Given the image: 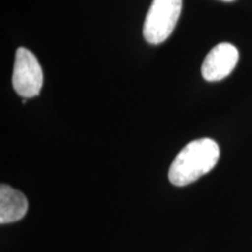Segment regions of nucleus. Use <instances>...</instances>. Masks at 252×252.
I'll return each mask as SVG.
<instances>
[{
  "label": "nucleus",
  "instance_id": "f257e3e1",
  "mask_svg": "<svg viewBox=\"0 0 252 252\" xmlns=\"http://www.w3.org/2000/svg\"><path fill=\"white\" fill-rule=\"evenodd\" d=\"M220 146L210 138H202L186 145L168 172V179L176 187H184L209 173L220 159Z\"/></svg>",
  "mask_w": 252,
  "mask_h": 252
},
{
  "label": "nucleus",
  "instance_id": "f03ea898",
  "mask_svg": "<svg viewBox=\"0 0 252 252\" xmlns=\"http://www.w3.org/2000/svg\"><path fill=\"white\" fill-rule=\"evenodd\" d=\"M182 0H152L144 24V36L151 45L168 39L181 14Z\"/></svg>",
  "mask_w": 252,
  "mask_h": 252
},
{
  "label": "nucleus",
  "instance_id": "7ed1b4c3",
  "mask_svg": "<svg viewBox=\"0 0 252 252\" xmlns=\"http://www.w3.org/2000/svg\"><path fill=\"white\" fill-rule=\"evenodd\" d=\"M12 84L18 94L32 98L40 94L43 86V71L36 56L26 48H18L15 53Z\"/></svg>",
  "mask_w": 252,
  "mask_h": 252
},
{
  "label": "nucleus",
  "instance_id": "20e7f679",
  "mask_svg": "<svg viewBox=\"0 0 252 252\" xmlns=\"http://www.w3.org/2000/svg\"><path fill=\"white\" fill-rule=\"evenodd\" d=\"M239 59L238 49L231 43H220L208 53L202 64V76L206 81H220L231 74Z\"/></svg>",
  "mask_w": 252,
  "mask_h": 252
},
{
  "label": "nucleus",
  "instance_id": "39448f33",
  "mask_svg": "<svg viewBox=\"0 0 252 252\" xmlns=\"http://www.w3.org/2000/svg\"><path fill=\"white\" fill-rule=\"evenodd\" d=\"M28 209L27 198L21 191L1 185L0 187V223H13L24 219Z\"/></svg>",
  "mask_w": 252,
  "mask_h": 252
},
{
  "label": "nucleus",
  "instance_id": "423d86ee",
  "mask_svg": "<svg viewBox=\"0 0 252 252\" xmlns=\"http://www.w3.org/2000/svg\"><path fill=\"white\" fill-rule=\"evenodd\" d=\"M224 1H232V0H224Z\"/></svg>",
  "mask_w": 252,
  "mask_h": 252
}]
</instances>
